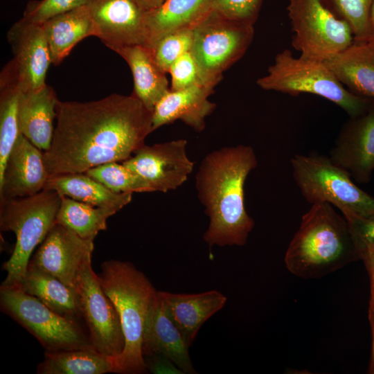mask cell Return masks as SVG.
Masks as SVG:
<instances>
[{"mask_svg":"<svg viewBox=\"0 0 374 374\" xmlns=\"http://www.w3.org/2000/svg\"><path fill=\"white\" fill-rule=\"evenodd\" d=\"M153 131L152 111L133 93L90 102L58 100L51 145L44 152L49 177L123 162Z\"/></svg>","mask_w":374,"mask_h":374,"instance_id":"cell-1","label":"cell"},{"mask_svg":"<svg viewBox=\"0 0 374 374\" xmlns=\"http://www.w3.org/2000/svg\"><path fill=\"white\" fill-rule=\"evenodd\" d=\"M258 165L252 147H224L208 154L195 176L197 197L209 219L203 239L213 246H243L254 227L244 206V184Z\"/></svg>","mask_w":374,"mask_h":374,"instance_id":"cell-2","label":"cell"},{"mask_svg":"<svg viewBox=\"0 0 374 374\" xmlns=\"http://www.w3.org/2000/svg\"><path fill=\"white\" fill-rule=\"evenodd\" d=\"M359 260L348 222L332 205L311 204L285 255L287 269L302 278L322 277Z\"/></svg>","mask_w":374,"mask_h":374,"instance_id":"cell-3","label":"cell"},{"mask_svg":"<svg viewBox=\"0 0 374 374\" xmlns=\"http://www.w3.org/2000/svg\"><path fill=\"white\" fill-rule=\"evenodd\" d=\"M98 275L104 292L116 309L125 338L123 350L114 358L115 373H145L148 371L142 354L143 328L157 291L130 262L106 260Z\"/></svg>","mask_w":374,"mask_h":374,"instance_id":"cell-4","label":"cell"},{"mask_svg":"<svg viewBox=\"0 0 374 374\" xmlns=\"http://www.w3.org/2000/svg\"><path fill=\"white\" fill-rule=\"evenodd\" d=\"M62 195L53 190L21 198L0 200V229L12 231L16 243L10 258L2 265L6 271L2 286H19L30 256L56 223Z\"/></svg>","mask_w":374,"mask_h":374,"instance_id":"cell-5","label":"cell"},{"mask_svg":"<svg viewBox=\"0 0 374 374\" xmlns=\"http://www.w3.org/2000/svg\"><path fill=\"white\" fill-rule=\"evenodd\" d=\"M256 82L267 91L319 96L339 106L349 117L366 113L374 104L373 98L355 95L345 88L324 62L295 57L289 49L276 55L267 73Z\"/></svg>","mask_w":374,"mask_h":374,"instance_id":"cell-6","label":"cell"},{"mask_svg":"<svg viewBox=\"0 0 374 374\" xmlns=\"http://www.w3.org/2000/svg\"><path fill=\"white\" fill-rule=\"evenodd\" d=\"M290 163L295 183L308 203L335 206L346 220L374 214V197L359 188L329 156L296 154Z\"/></svg>","mask_w":374,"mask_h":374,"instance_id":"cell-7","label":"cell"},{"mask_svg":"<svg viewBox=\"0 0 374 374\" xmlns=\"http://www.w3.org/2000/svg\"><path fill=\"white\" fill-rule=\"evenodd\" d=\"M253 36V24L212 9L193 28L190 51L202 82L215 87L223 72L244 55Z\"/></svg>","mask_w":374,"mask_h":374,"instance_id":"cell-8","label":"cell"},{"mask_svg":"<svg viewBox=\"0 0 374 374\" xmlns=\"http://www.w3.org/2000/svg\"><path fill=\"white\" fill-rule=\"evenodd\" d=\"M0 306L33 335L46 352L93 348L80 322L59 314L18 286L1 285Z\"/></svg>","mask_w":374,"mask_h":374,"instance_id":"cell-9","label":"cell"},{"mask_svg":"<svg viewBox=\"0 0 374 374\" xmlns=\"http://www.w3.org/2000/svg\"><path fill=\"white\" fill-rule=\"evenodd\" d=\"M287 10L294 33L292 45L303 58L325 62L354 42L350 26L321 0H290Z\"/></svg>","mask_w":374,"mask_h":374,"instance_id":"cell-10","label":"cell"},{"mask_svg":"<svg viewBox=\"0 0 374 374\" xmlns=\"http://www.w3.org/2000/svg\"><path fill=\"white\" fill-rule=\"evenodd\" d=\"M92 253L83 260L75 280L83 320L95 350L114 358L125 347V338L116 309L104 292L91 266Z\"/></svg>","mask_w":374,"mask_h":374,"instance_id":"cell-11","label":"cell"},{"mask_svg":"<svg viewBox=\"0 0 374 374\" xmlns=\"http://www.w3.org/2000/svg\"><path fill=\"white\" fill-rule=\"evenodd\" d=\"M187 143L185 139H178L144 144L121 163L142 177L154 192L166 193L181 186L193 170L194 162L186 153Z\"/></svg>","mask_w":374,"mask_h":374,"instance_id":"cell-12","label":"cell"},{"mask_svg":"<svg viewBox=\"0 0 374 374\" xmlns=\"http://www.w3.org/2000/svg\"><path fill=\"white\" fill-rule=\"evenodd\" d=\"M93 36L112 51L148 46L145 12L134 0H90Z\"/></svg>","mask_w":374,"mask_h":374,"instance_id":"cell-13","label":"cell"},{"mask_svg":"<svg viewBox=\"0 0 374 374\" xmlns=\"http://www.w3.org/2000/svg\"><path fill=\"white\" fill-rule=\"evenodd\" d=\"M93 247V240L82 238L67 227L55 223L28 265L54 276L75 291L79 269L86 256L92 253Z\"/></svg>","mask_w":374,"mask_h":374,"instance_id":"cell-14","label":"cell"},{"mask_svg":"<svg viewBox=\"0 0 374 374\" xmlns=\"http://www.w3.org/2000/svg\"><path fill=\"white\" fill-rule=\"evenodd\" d=\"M329 157L357 182H369L374 171V104L343 124Z\"/></svg>","mask_w":374,"mask_h":374,"instance_id":"cell-15","label":"cell"},{"mask_svg":"<svg viewBox=\"0 0 374 374\" xmlns=\"http://www.w3.org/2000/svg\"><path fill=\"white\" fill-rule=\"evenodd\" d=\"M8 41L22 93L43 87L51 63L50 50L42 24L21 18L8 30Z\"/></svg>","mask_w":374,"mask_h":374,"instance_id":"cell-16","label":"cell"},{"mask_svg":"<svg viewBox=\"0 0 374 374\" xmlns=\"http://www.w3.org/2000/svg\"><path fill=\"white\" fill-rule=\"evenodd\" d=\"M48 178L44 152L20 133L0 175V200L35 195Z\"/></svg>","mask_w":374,"mask_h":374,"instance_id":"cell-17","label":"cell"},{"mask_svg":"<svg viewBox=\"0 0 374 374\" xmlns=\"http://www.w3.org/2000/svg\"><path fill=\"white\" fill-rule=\"evenodd\" d=\"M188 348L189 346L172 321L157 291L144 324L142 340L143 357L165 356L172 360L184 374L197 373Z\"/></svg>","mask_w":374,"mask_h":374,"instance_id":"cell-18","label":"cell"},{"mask_svg":"<svg viewBox=\"0 0 374 374\" xmlns=\"http://www.w3.org/2000/svg\"><path fill=\"white\" fill-rule=\"evenodd\" d=\"M214 87L199 84L181 90H170L152 110L153 130L180 120L196 132L203 131L206 118L215 109V104L208 100Z\"/></svg>","mask_w":374,"mask_h":374,"instance_id":"cell-19","label":"cell"},{"mask_svg":"<svg viewBox=\"0 0 374 374\" xmlns=\"http://www.w3.org/2000/svg\"><path fill=\"white\" fill-rule=\"evenodd\" d=\"M167 310L186 343L190 347L204 322L220 311L226 297L217 290L198 294L158 291Z\"/></svg>","mask_w":374,"mask_h":374,"instance_id":"cell-20","label":"cell"},{"mask_svg":"<svg viewBox=\"0 0 374 374\" xmlns=\"http://www.w3.org/2000/svg\"><path fill=\"white\" fill-rule=\"evenodd\" d=\"M58 99L46 84L41 89L22 93L19 107L20 133L43 152L49 149L54 133Z\"/></svg>","mask_w":374,"mask_h":374,"instance_id":"cell-21","label":"cell"},{"mask_svg":"<svg viewBox=\"0 0 374 374\" xmlns=\"http://www.w3.org/2000/svg\"><path fill=\"white\" fill-rule=\"evenodd\" d=\"M325 64L353 93L374 99V45L355 41Z\"/></svg>","mask_w":374,"mask_h":374,"instance_id":"cell-22","label":"cell"},{"mask_svg":"<svg viewBox=\"0 0 374 374\" xmlns=\"http://www.w3.org/2000/svg\"><path fill=\"white\" fill-rule=\"evenodd\" d=\"M129 65L134 78L133 94L150 111L170 91L163 71L156 62L151 48L134 45L114 50Z\"/></svg>","mask_w":374,"mask_h":374,"instance_id":"cell-23","label":"cell"},{"mask_svg":"<svg viewBox=\"0 0 374 374\" xmlns=\"http://www.w3.org/2000/svg\"><path fill=\"white\" fill-rule=\"evenodd\" d=\"M213 9V0H165L145 12L148 46L169 33L193 27Z\"/></svg>","mask_w":374,"mask_h":374,"instance_id":"cell-24","label":"cell"},{"mask_svg":"<svg viewBox=\"0 0 374 374\" xmlns=\"http://www.w3.org/2000/svg\"><path fill=\"white\" fill-rule=\"evenodd\" d=\"M42 25L54 65L60 64L79 42L94 35L89 3L57 15Z\"/></svg>","mask_w":374,"mask_h":374,"instance_id":"cell-25","label":"cell"},{"mask_svg":"<svg viewBox=\"0 0 374 374\" xmlns=\"http://www.w3.org/2000/svg\"><path fill=\"white\" fill-rule=\"evenodd\" d=\"M44 189L93 206L121 210L132 199V193H117L84 172L65 173L49 177Z\"/></svg>","mask_w":374,"mask_h":374,"instance_id":"cell-26","label":"cell"},{"mask_svg":"<svg viewBox=\"0 0 374 374\" xmlns=\"http://www.w3.org/2000/svg\"><path fill=\"white\" fill-rule=\"evenodd\" d=\"M18 287L59 314L79 322L83 320L76 292L54 276L28 265Z\"/></svg>","mask_w":374,"mask_h":374,"instance_id":"cell-27","label":"cell"},{"mask_svg":"<svg viewBox=\"0 0 374 374\" xmlns=\"http://www.w3.org/2000/svg\"><path fill=\"white\" fill-rule=\"evenodd\" d=\"M22 91L11 60L0 75V175L19 135V107Z\"/></svg>","mask_w":374,"mask_h":374,"instance_id":"cell-28","label":"cell"},{"mask_svg":"<svg viewBox=\"0 0 374 374\" xmlns=\"http://www.w3.org/2000/svg\"><path fill=\"white\" fill-rule=\"evenodd\" d=\"M115 373L114 357L93 348L46 352L38 374H104Z\"/></svg>","mask_w":374,"mask_h":374,"instance_id":"cell-29","label":"cell"},{"mask_svg":"<svg viewBox=\"0 0 374 374\" xmlns=\"http://www.w3.org/2000/svg\"><path fill=\"white\" fill-rule=\"evenodd\" d=\"M118 211L98 207L62 195L56 223L75 232L82 238L94 240L101 231L106 230L107 219Z\"/></svg>","mask_w":374,"mask_h":374,"instance_id":"cell-30","label":"cell"},{"mask_svg":"<svg viewBox=\"0 0 374 374\" xmlns=\"http://www.w3.org/2000/svg\"><path fill=\"white\" fill-rule=\"evenodd\" d=\"M84 173L117 193L154 192L142 177L122 163H106L93 167Z\"/></svg>","mask_w":374,"mask_h":374,"instance_id":"cell-31","label":"cell"},{"mask_svg":"<svg viewBox=\"0 0 374 374\" xmlns=\"http://www.w3.org/2000/svg\"><path fill=\"white\" fill-rule=\"evenodd\" d=\"M337 17L350 27L355 41L368 42L373 0H321Z\"/></svg>","mask_w":374,"mask_h":374,"instance_id":"cell-32","label":"cell"},{"mask_svg":"<svg viewBox=\"0 0 374 374\" xmlns=\"http://www.w3.org/2000/svg\"><path fill=\"white\" fill-rule=\"evenodd\" d=\"M192 42L193 28H186L164 35L149 47L159 67L168 73L171 65L190 51Z\"/></svg>","mask_w":374,"mask_h":374,"instance_id":"cell-33","label":"cell"},{"mask_svg":"<svg viewBox=\"0 0 374 374\" xmlns=\"http://www.w3.org/2000/svg\"><path fill=\"white\" fill-rule=\"evenodd\" d=\"M90 0H40L31 1L27 4L23 18L37 24H43L48 19L88 4Z\"/></svg>","mask_w":374,"mask_h":374,"instance_id":"cell-34","label":"cell"},{"mask_svg":"<svg viewBox=\"0 0 374 374\" xmlns=\"http://www.w3.org/2000/svg\"><path fill=\"white\" fill-rule=\"evenodd\" d=\"M168 73L171 75L170 90L172 91L181 90L195 84H204L200 78L197 65L190 51L181 55L171 65Z\"/></svg>","mask_w":374,"mask_h":374,"instance_id":"cell-35","label":"cell"},{"mask_svg":"<svg viewBox=\"0 0 374 374\" xmlns=\"http://www.w3.org/2000/svg\"><path fill=\"white\" fill-rule=\"evenodd\" d=\"M264 0H213V9L223 15L254 24Z\"/></svg>","mask_w":374,"mask_h":374,"instance_id":"cell-36","label":"cell"},{"mask_svg":"<svg viewBox=\"0 0 374 374\" xmlns=\"http://www.w3.org/2000/svg\"><path fill=\"white\" fill-rule=\"evenodd\" d=\"M359 254L367 247L374 246V214L346 220ZM360 260V258H359Z\"/></svg>","mask_w":374,"mask_h":374,"instance_id":"cell-37","label":"cell"},{"mask_svg":"<svg viewBox=\"0 0 374 374\" xmlns=\"http://www.w3.org/2000/svg\"><path fill=\"white\" fill-rule=\"evenodd\" d=\"M147 371L152 373L184 374L169 358L162 355L144 357Z\"/></svg>","mask_w":374,"mask_h":374,"instance_id":"cell-38","label":"cell"},{"mask_svg":"<svg viewBox=\"0 0 374 374\" xmlns=\"http://www.w3.org/2000/svg\"><path fill=\"white\" fill-rule=\"evenodd\" d=\"M359 258L364 262L368 271L371 285L370 301L374 302V246L363 249L359 253Z\"/></svg>","mask_w":374,"mask_h":374,"instance_id":"cell-39","label":"cell"},{"mask_svg":"<svg viewBox=\"0 0 374 374\" xmlns=\"http://www.w3.org/2000/svg\"><path fill=\"white\" fill-rule=\"evenodd\" d=\"M368 319L371 329L372 346L371 353L370 364L368 367V373L374 374V302L369 301Z\"/></svg>","mask_w":374,"mask_h":374,"instance_id":"cell-40","label":"cell"},{"mask_svg":"<svg viewBox=\"0 0 374 374\" xmlns=\"http://www.w3.org/2000/svg\"><path fill=\"white\" fill-rule=\"evenodd\" d=\"M144 11H148L160 6L165 0H134Z\"/></svg>","mask_w":374,"mask_h":374,"instance_id":"cell-41","label":"cell"},{"mask_svg":"<svg viewBox=\"0 0 374 374\" xmlns=\"http://www.w3.org/2000/svg\"><path fill=\"white\" fill-rule=\"evenodd\" d=\"M371 35L368 42H374V0H373L372 11H371Z\"/></svg>","mask_w":374,"mask_h":374,"instance_id":"cell-42","label":"cell"},{"mask_svg":"<svg viewBox=\"0 0 374 374\" xmlns=\"http://www.w3.org/2000/svg\"><path fill=\"white\" fill-rule=\"evenodd\" d=\"M371 44H373L374 45V42H371Z\"/></svg>","mask_w":374,"mask_h":374,"instance_id":"cell-43","label":"cell"}]
</instances>
